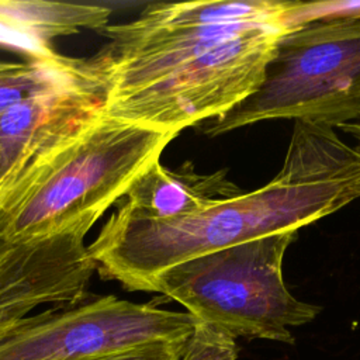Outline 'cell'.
Wrapping results in <instances>:
<instances>
[{
	"mask_svg": "<svg viewBox=\"0 0 360 360\" xmlns=\"http://www.w3.org/2000/svg\"><path fill=\"white\" fill-rule=\"evenodd\" d=\"M307 4L280 0L152 3L108 24L84 58L100 110L180 132L224 117L260 86L283 35Z\"/></svg>",
	"mask_w": 360,
	"mask_h": 360,
	"instance_id": "6da1fadb",
	"label": "cell"
},
{
	"mask_svg": "<svg viewBox=\"0 0 360 360\" xmlns=\"http://www.w3.org/2000/svg\"><path fill=\"white\" fill-rule=\"evenodd\" d=\"M360 198V155L333 128L294 122L280 172L263 187L188 218L160 221L115 210L87 245L96 271L148 291L169 267L284 231H297Z\"/></svg>",
	"mask_w": 360,
	"mask_h": 360,
	"instance_id": "7a4b0ae2",
	"label": "cell"
},
{
	"mask_svg": "<svg viewBox=\"0 0 360 360\" xmlns=\"http://www.w3.org/2000/svg\"><path fill=\"white\" fill-rule=\"evenodd\" d=\"M177 135L97 108L0 187L4 233L22 242L86 236Z\"/></svg>",
	"mask_w": 360,
	"mask_h": 360,
	"instance_id": "3957f363",
	"label": "cell"
},
{
	"mask_svg": "<svg viewBox=\"0 0 360 360\" xmlns=\"http://www.w3.org/2000/svg\"><path fill=\"white\" fill-rule=\"evenodd\" d=\"M295 238L297 231H284L191 257L160 273L148 292L177 301L200 323L232 339L292 345L290 329L321 312L284 283L283 260Z\"/></svg>",
	"mask_w": 360,
	"mask_h": 360,
	"instance_id": "277c9868",
	"label": "cell"
},
{
	"mask_svg": "<svg viewBox=\"0 0 360 360\" xmlns=\"http://www.w3.org/2000/svg\"><path fill=\"white\" fill-rule=\"evenodd\" d=\"M273 118L330 128L360 120V14L298 21L280 39L257 90L202 131L217 136Z\"/></svg>",
	"mask_w": 360,
	"mask_h": 360,
	"instance_id": "5b68a950",
	"label": "cell"
},
{
	"mask_svg": "<svg viewBox=\"0 0 360 360\" xmlns=\"http://www.w3.org/2000/svg\"><path fill=\"white\" fill-rule=\"evenodd\" d=\"M198 321L152 302L91 295L31 314L0 342V360H87L191 338Z\"/></svg>",
	"mask_w": 360,
	"mask_h": 360,
	"instance_id": "8992f818",
	"label": "cell"
},
{
	"mask_svg": "<svg viewBox=\"0 0 360 360\" xmlns=\"http://www.w3.org/2000/svg\"><path fill=\"white\" fill-rule=\"evenodd\" d=\"M83 235L13 240L0 218V342L39 308L83 300L96 273Z\"/></svg>",
	"mask_w": 360,
	"mask_h": 360,
	"instance_id": "52a82bcc",
	"label": "cell"
},
{
	"mask_svg": "<svg viewBox=\"0 0 360 360\" xmlns=\"http://www.w3.org/2000/svg\"><path fill=\"white\" fill-rule=\"evenodd\" d=\"M97 108L96 89L75 84L35 94L4 111L0 115V187Z\"/></svg>",
	"mask_w": 360,
	"mask_h": 360,
	"instance_id": "ba28073f",
	"label": "cell"
},
{
	"mask_svg": "<svg viewBox=\"0 0 360 360\" xmlns=\"http://www.w3.org/2000/svg\"><path fill=\"white\" fill-rule=\"evenodd\" d=\"M243 191L228 177V170L198 173L191 162L169 170L155 162L118 201V210L146 219H180L208 210Z\"/></svg>",
	"mask_w": 360,
	"mask_h": 360,
	"instance_id": "9c48e42d",
	"label": "cell"
},
{
	"mask_svg": "<svg viewBox=\"0 0 360 360\" xmlns=\"http://www.w3.org/2000/svg\"><path fill=\"white\" fill-rule=\"evenodd\" d=\"M111 8L100 4L48 0H0V25L22 35L35 52L51 49L44 45L53 38L101 31L110 24Z\"/></svg>",
	"mask_w": 360,
	"mask_h": 360,
	"instance_id": "30bf717a",
	"label": "cell"
},
{
	"mask_svg": "<svg viewBox=\"0 0 360 360\" xmlns=\"http://www.w3.org/2000/svg\"><path fill=\"white\" fill-rule=\"evenodd\" d=\"M75 84L94 87L84 58H69L48 49L30 53L25 60L0 59V115L35 94Z\"/></svg>",
	"mask_w": 360,
	"mask_h": 360,
	"instance_id": "8fae6325",
	"label": "cell"
},
{
	"mask_svg": "<svg viewBox=\"0 0 360 360\" xmlns=\"http://www.w3.org/2000/svg\"><path fill=\"white\" fill-rule=\"evenodd\" d=\"M193 336V335H191ZM190 339H183L177 342H159L138 346L129 350L117 352L111 354H104L87 360H170L186 353Z\"/></svg>",
	"mask_w": 360,
	"mask_h": 360,
	"instance_id": "7c38bea8",
	"label": "cell"
},
{
	"mask_svg": "<svg viewBox=\"0 0 360 360\" xmlns=\"http://www.w3.org/2000/svg\"><path fill=\"white\" fill-rule=\"evenodd\" d=\"M342 128L356 136V139H357V148H356L354 150L360 155V124H346V125H343Z\"/></svg>",
	"mask_w": 360,
	"mask_h": 360,
	"instance_id": "4fadbf2b",
	"label": "cell"
}]
</instances>
